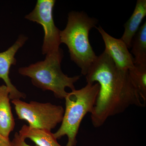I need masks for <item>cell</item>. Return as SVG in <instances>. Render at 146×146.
<instances>
[{
  "label": "cell",
  "mask_w": 146,
  "mask_h": 146,
  "mask_svg": "<svg viewBox=\"0 0 146 146\" xmlns=\"http://www.w3.org/2000/svg\"><path fill=\"white\" fill-rule=\"evenodd\" d=\"M63 57V51L60 49L46 55L44 60L20 68L18 72L31 79L33 84L37 88L43 91H51L57 98L65 99L68 94L66 88L75 90L74 83L79 80L80 76L69 77L63 73L61 69Z\"/></svg>",
  "instance_id": "cell-3"
},
{
  "label": "cell",
  "mask_w": 146,
  "mask_h": 146,
  "mask_svg": "<svg viewBox=\"0 0 146 146\" xmlns=\"http://www.w3.org/2000/svg\"><path fill=\"white\" fill-rule=\"evenodd\" d=\"M104 42V51L109 56L116 67L120 70L128 71L134 67V58L124 42L113 37L105 31L100 26L96 27Z\"/></svg>",
  "instance_id": "cell-7"
},
{
  "label": "cell",
  "mask_w": 146,
  "mask_h": 146,
  "mask_svg": "<svg viewBox=\"0 0 146 146\" xmlns=\"http://www.w3.org/2000/svg\"><path fill=\"white\" fill-rule=\"evenodd\" d=\"M129 77L141 100L146 103V66L134 65L128 70Z\"/></svg>",
  "instance_id": "cell-13"
},
{
  "label": "cell",
  "mask_w": 146,
  "mask_h": 146,
  "mask_svg": "<svg viewBox=\"0 0 146 146\" xmlns=\"http://www.w3.org/2000/svg\"><path fill=\"white\" fill-rule=\"evenodd\" d=\"M11 103L18 119L27 121L30 127L51 131L63 120L64 109L61 106L21 100H13Z\"/></svg>",
  "instance_id": "cell-5"
},
{
  "label": "cell",
  "mask_w": 146,
  "mask_h": 146,
  "mask_svg": "<svg viewBox=\"0 0 146 146\" xmlns=\"http://www.w3.org/2000/svg\"><path fill=\"white\" fill-rule=\"evenodd\" d=\"M18 133L24 139H30L37 146H62L51 131L31 128L24 125Z\"/></svg>",
  "instance_id": "cell-11"
},
{
  "label": "cell",
  "mask_w": 146,
  "mask_h": 146,
  "mask_svg": "<svg viewBox=\"0 0 146 146\" xmlns=\"http://www.w3.org/2000/svg\"><path fill=\"white\" fill-rule=\"evenodd\" d=\"M146 16V0H138L132 15L124 25V31L121 39L130 48L133 37Z\"/></svg>",
  "instance_id": "cell-10"
},
{
  "label": "cell",
  "mask_w": 146,
  "mask_h": 146,
  "mask_svg": "<svg viewBox=\"0 0 146 146\" xmlns=\"http://www.w3.org/2000/svg\"><path fill=\"white\" fill-rule=\"evenodd\" d=\"M100 89L98 83H87L83 88L68 93L65 98V109L60 127L53 133L56 139L67 136L66 146H76L82 121L88 113H92Z\"/></svg>",
  "instance_id": "cell-4"
},
{
  "label": "cell",
  "mask_w": 146,
  "mask_h": 146,
  "mask_svg": "<svg viewBox=\"0 0 146 146\" xmlns=\"http://www.w3.org/2000/svg\"><path fill=\"white\" fill-rule=\"evenodd\" d=\"M11 142L12 146H33L27 144L26 143L25 140L21 137L19 133L17 132L15 133L13 140Z\"/></svg>",
  "instance_id": "cell-14"
},
{
  "label": "cell",
  "mask_w": 146,
  "mask_h": 146,
  "mask_svg": "<svg viewBox=\"0 0 146 146\" xmlns=\"http://www.w3.org/2000/svg\"><path fill=\"white\" fill-rule=\"evenodd\" d=\"M27 39V36L21 35L12 46L5 51L0 52V78L3 80L9 90V98L11 100L25 99L27 97L25 93L18 91L13 85L9 78V74L11 65L16 64L15 55Z\"/></svg>",
  "instance_id": "cell-8"
},
{
  "label": "cell",
  "mask_w": 146,
  "mask_h": 146,
  "mask_svg": "<svg viewBox=\"0 0 146 146\" xmlns=\"http://www.w3.org/2000/svg\"><path fill=\"white\" fill-rule=\"evenodd\" d=\"M98 22L83 11H71L68 14L66 27L60 32L61 44L68 46L71 60L81 69V74L85 76L98 57L89 36L90 30L96 27Z\"/></svg>",
  "instance_id": "cell-2"
},
{
  "label": "cell",
  "mask_w": 146,
  "mask_h": 146,
  "mask_svg": "<svg viewBox=\"0 0 146 146\" xmlns=\"http://www.w3.org/2000/svg\"><path fill=\"white\" fill-rule=\"evenodd\" d=\"M54 0H38L35 8L26 16L27 20L42 25L44 33L42 54L46 55L60 49V30L56 26L53 11Z\"/></svg>",
  "instance_id": "cell-6"
},
{
  "label": "cell",
  "mask_w": 146,
  "mask_h": 146,
  "mask_svg": "<svg viewBox=\"0 0 146 146\" xmlns=\"http://www.w3.org/2000/svg\"><path fill=\"white\" fill-rule=\"evenodd\" d=\"M9 94V90L6 85L0 86V133L7 139H9V134L15 126Z\"/></svg>",
  "instance_id": "cell-9"
},
{
  "label": "cell",
  "mask_w": 146,
  "mask_h": 146,
  "mask_svg": "<svg viewBox=\"0 0 146 146\" xmlns=\"http://www.w3.org/2000/svg\"><path fill=\"white\" fill-rule=\"evenodd\" d=\"M134 65L146 66V22L140 27L131 43Z\"/></svg>",
  "instance_id": "cell-12"
},
{
  "label": "cell",
  "mask_w": 146,
  "mask_h": 146,
  "mask_svg": "<svg viewBox=\"0 0 146 146\" xmlns=\"http://www.w3.org/2000/svg\"><path fill=\"white\" fill-rule=\"evenodd\" d=\"M85 77L87 83L96 82L100 85L91 113L94 127L102 126L110 117L123 113L130 106H145L131 80L128 71L118 69L104 51L98 56Z\"/></svg>",
  "instance_id": "cell-1"
},
{
  "label": "cell",
  "mask_w": 146,
  "mask_h": 146,
  "mask_svg": "<svg viewBox=\"0 0 146 146\" xmlns=\"http://www.w3.org/2000/svg\"><path fill=\"white\" fill-rule=\"evenodd\" d=\"M0 146H12L9 139L5 138L0 133Z\"/></svg>",
  "instance_id": "cell-15"
}]
</instances>
